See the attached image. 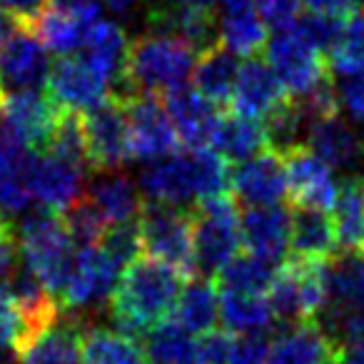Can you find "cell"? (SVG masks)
Returning a JSON list of instances; mask_svg holds the SVG:
<instances>
[{
  "label": "cell",
  "mask_w": 364,
  "mask_h": 364,
  "mask_svg": "<svg viewBox=\"0 0 364 364\" xmlns=\"http://www.w3.org/2000/svg\"><path fill=\"white\" fill-rule=\"evenodd\" d=\"M180 269L152 257H137L122 269L110 297V319L117 332L140 339L165 322L185 287Z\"/></svg>",
  "instance_id": "cell-1"
},
{
  "label": "cell",
  "mask_w": 364,
  "mask_h": 364,
  "mask_svg": "<svg viewBox=\"0 0 364 364\" xmlns=\"http://www.w3.org/2000/svg\"><path fill=\"white\" fill-rule=\"evenodd\" d=\"M137 188L157 205H200L228 195L230 167L213 147H190L185 152H172L160 160L145 162Z\"/></svg>",
  "instance_id": "cell-2"
},
{
  "label": "cell",
  "mask_w": 364,
  "mask_h": 364,
  "mask_svg": "<svg viewBox=\"0 0 364 364\" xmlns=\"http://www.w3.org/2000/svg\"><path fill=\"white\" fill-rule=\"evenodd\" d=\"M198 53L172 33L145 31L130 43L122 73L120 92L112 97L122 100L130 95H155L185 85L193 75Z\"/></svg>",
  "instance_id": "cell-3"
},
{
  "label": "cell",
  "mask_w": 364,
  "mask_h": 364,
  "mask_svg": "<svg viewBox=\"0 0 364 364\" xmlns=\"http://www.w3.org/2000/svg\"><path fill=\"white\" fill-rule=\"evenodd\" d=\"M16 240L23 264L46 284L53 297L60 299L73 257H75V245L68 235L60 213H53L48 208L23 213Z\"/></svg>",
  "instance_id": "cell-4"
},
{
  "label": "cell",
  "mask_w": 364,
  "mask_h": 364,
  "mask_svg": "<svg viewBox=\"0 0 364 364\" xmlns=\"http://www.w3.org/2000/svg\"><path fill=\"white\" fill-rule=\"evenodd\" d=\"M240 247H242L240 213L228 195L195 205L193 208L195 272H203L205 277H218L240 255Z\"/></svg>",
  "instance_id": "cell-5"
},
{
  "label": "cell",
  "mask_w": 364,
  "mask_h": 364,
  "mask_svg": "<svg viewBox=\"0 0 364 364\" xmlns=\"http://www.w3.org/2000/svg\"><path fill=\"white\" fill-rule=\"evenodd\" d=\"M264 53H267V65L272 68V73L292 100H307L319 87L332 82L322 50L309 43L297 21L277 28V33L267 38Z\"/></svg>",
  "instance_id": "cell-6"
},
{
  "label": "cell",
  "mask_w": 364,
  "mask_h": 364,
  "mask_svg": "<svg viewBox=\"0 0 364 364\" xmlns=\"http://www.w3.org/2000/svg\"><path fill=\"white\" fill-rule=\"evenodd\" d=\"M122 274V267L100 247H77L68 272L65 287L60 292V307L68 317L85 322L87 314H95L110 302L112 289Z\"/></svg>",
  "instance_id": "cell-7"
},
{
  "label": "cell",
  "mask_w": 364,
  "mask_h": 364,
  "mask_svg": "<svg viewBox=\"0 0 364 364\" xmlns=\"http://www.w3.org/2000/svg\"><path fill=\"white\" fill-rule=\"evenodd\" d=\"M269 307L274 319L282 322H317L327 307V284H324V262H302L289 259L277 267L267 289Z\"/></svg>",
  "instance_id": "cell-8"
},
{
  "label": "cell",
  "mask_w": 364,
  "mask_h": 364,
  "mask_svg": "<svg viewBox=\"0 0 364 364\" xmlns=\"http://www.w3.org/2000/svg\"><path fill=\"white\" fill-rule=\"evenodd\" d=\"M137 228L142 252L180 269L182 274H195L193 210L150 203L137 218Z\"/></svg>",
  "instance_id": "cell-9"
},
{
  "label": "cell",
  "mask_w": 364,
  "mask_h": 364,
  "mask_svg": "<svg viewBox=\"0 0 364 364\" xmlns=\"http://www.w3.org/2000/svg\"><path fill=\"white\" fill-rule=\"evenodd\" d=\"M97 21H102L100 0H50L28 31L36 33L48 53L68 58L82 48Z\"/></svg>",
  "instance_id": "cell-10"
},
{
  "label": "cell",
  "mask_w": 364,
  "mask_h": 364,
  "mask_svg": "<svg viewBox=\"0 0 364 364\" xmlns=\"http://www.w3.org/2000/svg\"><path fill=\"white\" fill-rule=\"evenodd\" d=\"M60 112L50 95L41 90L13 92L0 100V135L28 150H46Z\"/></svg>",
  "instance_id": "cell-11"
},
{
  "label": "cell",
  "mask_w": 364,
  "mask_h": 364,
  "mask_svg": "<svg viewBox=\"0 0 364 364\" xmlns=\"http://www.w3.org/2000/svg\"><path fill=\"white\" fill-rule=\"evenodd\" d=\"M23 175L33 200L53 213H65L85 198V167L60 160L50 152H31Z\"/></svg>",
  "instance_id": "cell-12"
},
{
  "label": "cell",
  "mask_w": 364,
  "mask_h": 364,
  "mask_svg": "<svg viewBox=\"0 0 364 364\" xmlns=\"http://www.w3.org/2000/svg\"><path fill=\"white\" fill-rule=\"evenodd\" d=\"M120 102L127 117L130 160L152 162L175 152L177 132L155 95H130Z\"/></svg>",
  "instance_id": "cell-13"
},
{
  "label": "cell",
  "mask_w": 364,
  "mask_h": 364,
  "mask_svg": "<svg viewBox=\"0 0 364 364\" xmlns=\"http://www.w3.org/2000/svg\"><path fill=\"white\" fill-rule=\"evenodd\" d=\"M282 160L287 172V195L294 208L329 213L339 195V182L332 167L307 145L282 152Z\"/></svg>",
  "instance_id": "cell-14"
},
{
  "label": "cell",
  "mask_w": 364,
  "mask_h": 364,
  "mask_svg": "<svg viewBox=\"0 0 364 364\" xmlns=\"http://www.w3.org/2000/svg\"><path fill=\"white\" fill-rule=\"evenodd\" d=\"M82 132H85L87 160L95 170H120L130 160L127 142L125 107L117 97L82 112Z\"/></svg>",
  "instance_id": "cell-15"
},
{
  "label": "cell",
  "mask_w": 364,
  "mask_h": 364,
  "mask_svg": "<svg viewBox=\"0 0 364 364\" xmlns=\"http://www.w3.org/2000/svg\"><path fill=\"white\" fill-rule=\"evenodd\" d=\"M48 95L65 112H87L112 97L110 82L85 58H60L50 65Z\"/></svg>",
  "instance_id": "cell-16"
},
{
  "label": "cell",
  "mask_w": 364,
  "mask_h": 364,
  "mask_svg": "<svg viewBox=\"0 0 364 364\" xmlns=\"http://www.w3.org/2000/svg\"><path fill=\"white\" fill-rule=\"evenodd\" d=\"M50 75V58L36 33L21 28L0 48V97L41 90Z\"/></svg>",
  "instance_id": "cell-17"
},
{
  "label": "cell",
  "mask_w": 364,
  "mask_h": 364,
  "mask_svg": "<svg viewBox=\"0 0 364 364\" xmlns=\"http://www.w3.org/2000/svg\"><path fill=\"white\" fill-rule=\"evenodd\" d=\"M230 188L245 208H269L287 198V172L279 152L264 150L250 160L240 162L230 175Z\"/></svg>",
  "instance_id": "cell-18"
},
{
  "label": "cell",
  "mask_w": 364,
  "mask_h": 364,
  "mask_svg": "<svg viewBox=\"0 0 364 364\" xmlns=\"http://www.w3.org/2000/svg\"><path fill=\"white\" fill-rule=\"evenodd\" d=\"M307 147L319 155L334 172H349L357 177L364 172V140L347 120L332 115L317 117L307 127Z\"/></svg>",
  "instance_id": "cell-19"
},
{
  "label": "cell",
  "mask_w": 364,
  "mask_h": 364,
  "mask_svg": "<svg viewBox=\"0 0 364 364\" xmlns=\"http://www.w3.org/2000/svg\"><path fill=\"white\" fill-rule=\"evenodd\" d=\"M342 349L319 322H292L267 347V364H337Z\"/></svg>",
  "instance_id": "cell-20"
},
{
  "label": "cell",
  "mask_w": 364,
  "mask_h": 364,
  "mask_svg": "<svg viewBox=\"0 0 364 364\" xmlns=\"http://www.w3.org/2000/svg\"><path fill=\"white\" fill-rule=\"evenodd\" d=\"M230 100H232L237 115L262 122L277 107H282L289 100V95L267 63L257 60V58H247L237 70V80H235V90Z\"/></svg>",
  "instance_id": "cell-21"
},
{
  "label": "cell",
  "mask_w": 364,
  "mask_h": 364,
  "mask_svg": "<svg viewBox=\"0 0 364 364\" xmlns=\"http://www.w3.org/2000/svg\"><path fill=\"white\" fill-rule=\"evenodd\" d=\"M85 200L100 213L107 228L135 223L142 213L140 188L122 170H97V175L85 185Z\"/></svg>",
  "instance_id": "cell-22"
},
{
  "label": "cell",
  "mask_w": 364,
  "mask_h": 364,
  "mask_svg": "<svg viewBox=\"0 0 364 364\" xmlns=\"http://www.w3.org/2000/svg\"><path fill=\"white\" fill-rule=\"evenodd\" d=\"M289 228H292V215L279 205L247 208V213L240 218V232L247 252L272 264H279L287 255Z\"/></svg>",
  "instance_id": "cell-23"
},
{
  "label": "cell",
  "mask_w": 364,
  "mask_h": 364,
  "mask_svg": "<svg viewBox=\"0 0 364 364\" xmlns=\"http://www.w3.org/2000/svg\"><path fill=\"white\" fill-rule=\"evenodd\" d=\"M218 18L220 46L232 55L255 58L267 46V23L252 0H223Z\"/></svg>",
  "instance_id": "cell-24"
},
{
  "label": "cell",
  "mask_w": 364,
  "mask_h": 364,
  "mask_svg": "<svg viewBox=\"0 0 364 364\" xmlns=\"http://www.w3.org/2000/svg\"><path fill=\"white\" fill-rule=\"evenodd\" d=\"M82 324L75 317H58L26 342L23 364H85L82 359Z\"/></svg>",
  "instance_id": "cell-25"
},
{
  "label": "cell",
  "mask_w": 364,
  "mask_h": 364,
  "mask_svg": "<svg viewBox=\"0 0 364 364\" xmlns=\"http://www.w3.org/2000/svg\"><path fill=\"white\" fill-rule=\"evenodd\" d=\"M165 110L182 142H188L190 147L210 145V137H213L215 125L220 120V112L218 105H213L208 97H203L198 90L180 85L167 92Z\"/></svg>",
  "instance_id": "cell-26"
},
{
  "label": "cell",
  "mask_w": 364,
  "mask_h": 364,
  "mask_svg": "<svg viewBox=\"0 0 364 364\" xmlns=\"http://www.w3.org/2000/svg\"><path fill=\"white\" fill-rule=\"evenodd\" d=\"M324 284H327V307L319 314L352 312L364 307V259L357 252H337L324 262Z\"/></svg>",
  "instance_id": "cell-27"
},
{
  "label": "cell",
  "mask_w": 364,
  "mask_h": 364,
  "mask_svg": "<svg viewBox=\"0 0 364 364\" xmlns=\"http://www.w3.org/2000/svg\"><path fill=\"white\" fill-rule=\"evenodd\" d=\"M289 250L294 259L302 262H327L339 252V240L334 223L322 210H302L292 215Z\"/></svg>",
  "instance_id": "cell-28"
},
{
  "label": "cell",
  "mask_w": 364,
  "mask_h": 364,
  "mask_svg": "<svg viewBox=\"0 0 364 364\" xmlns=\"http://www.w3.org/2000/svg\"><path fill=\"white\" fill-rule=\"evenodd\" d=\"M82 48H85V60L110 82V87H120L127 50H130V38H127L125 28L102 18L90 28Z\"/></svg>",
  "instance_id": "cell-29"
},
{
  "label": "cell",
  "mask_w": 364,
  "mask_h": 364,
  "mask_svg": "<svg viewBox=\"0 0 364 364\" xmlns=\"http://www.w3.org/2000/svg\"><path fill=\"white\" fill-rule=\"evenodd\" d=\"M210 147L228 162H245L259 152L269 150L267 132L259 120L245 115H220L215 132L210 137Z\"/></svg>",
  "instance_id": "cell-30"
},
{
  "label": "cell",
  "mask_w": 364,
  "mask_h": 364,
  "mask_svg": "<svg viewBox=\"0 0 364 364\" xmlns=\"http://www.w3.org/2000/svg\"><path fill=\"white\" fill-rule=\"evenodd\" d=\"M237 70H240L237 55H232L223 46L210 48V50L200 53L198 63L193 68L195 90L203 97H208L213 105L230 102L235 90V80H237Z\"/></svg>",
  "instance_id": "cell-31"
},
{
  "label": "cell",
  "mask_w": 364,
  "mask_h": 364,
  "mask_svg": "<svg viewBox=\"0 0 364 364\" xmlns=\"http://www.w3.org/2000/svg\"><path fill=\"white\" fill-rule=\"evenodd\" d=\"M218 292H220V319L232 332L264 334L277 322L272 307H269L267 294L235 292V289H218Z\"/></svg>",
  "instance_id": "cell-32"
},
{
  "label": "cell",
  "mask_w": 364,
  "mask_h": 364,
  "mask_svg": "<svg viewBox=\"0 0 364 364\" xmlns=\"http://www.w3.org/2000/svg\"><path fill=\"white\" fill-rule=\"evenodd\" d=\"M334 232L342 252L364 250V177H347L339 185V195L332 208Z\"/></svg>",
  "instance_id": "cell-33"
},
{
  "label": "cell",
  "mask_w": 364,
  "mask_h": 364,
  "mask_svg": "<svg viewBox=\"0 0 364 364\" xmlns=\"http://www.w3.org/2000/svg\"><path fill=\"white\" fill-rule=\"evenodd\" d=\"M82 359L85 364H150L137 339L102 324H82Z\"/></svg>",
  "instance_id": "cell-34"
},
{
  "label": "cell",
  "mask_w": 364,
  "mask_h": 364,
  "mask_svg": "<svg viewBox=\"0 0 364 364\" xmlns=\"http://www.w3.org/2000/svg\"><path fill=\"white\" fill-rule=\"evenodd\" d=\"M175 322L193 334H208L220 322V292L208 277L182 287L175 302Z\"/></svg>",
  "instance_id": "cell-35"
},
{
  "label": "cell",
  "mask_w": 364,
  "mask_h": 364,
  "mask_svg": "<svg viewBox=\"0 0 364 364\" xmlns=\"http://www.w3.org/2000/svg\"><path fill=\"white\" fill-rule=\"evenodd\" d=\"M145 357L150 364H195L198 339L177 322H160L145 334Z\"/></svg>",
  "instance_id": "cell-36"
},
{
  "label": "cell",
  "mask_w": 364,
  "mask_h": 364,
  "mask_svg": "<svg viewBox=\"0 0 364 364\" xmlns=\"http://www.w3.org/2000/svg\"><path fill=\"white\" fill-rule=\"evenodd\" d=\"M329 65L337 77L364 73V8L344 16L342 31L329 48Z\"/></svg>",
  "instance_id": "cell-37"
},
{
  "label": "cell",
  "mask_w": 364,
  "mask_h": 364,
  "mask_svg": "<svg viewBox=\"0 0 364 364\" xmlns=\"http://www.w3.org/2000/svg\"><path fill=\"white\" fill-rule=\"evenodd\" d=\"M277 272V264L264 262L255 255H237L223 272L218 274L220 289H235V292L267 294L269 284Z\"/></svg>",
  "instance_id": "cell-38"
},
{
  "label": "cell",
  "mask_w": 364,
  "mask_h": 364,
  "mask_svg": "<svg viewBox=\"0 0 364 364\" xmlns=\"http://www.w3.org/2000/svg\"><path fill=\"white\" fill-rule=\"evenodd\" d=\"M41 152H50V155L73 162V165L90 167L80 112H65V110H63L60 120H58L55 130H53L50 140H48L46 150H41Z\"/></svg>",
  "instance_id": "cell-39"
},
{
  "label": "cell",
  "mask_w": 364,
  "mask_h": 364,
  "mask_svg": "<svg viewBox=\"0 0 364 364\" xmlns=\"http://www.w3.org/2000/svg\"><path fill=\"white\" fill-rule=\"evenodd\" d=\"M28 339L31 332L21 309L8 294L6 284H0V364H16Z\"/></svg>",
  "instance_id": "cell-40"
},
{
  "label": "cell",
  "mask_w": 364,
  "mask_h": 364,
  "mask_svg": "<svg viewBox=\"0 0 364 364\" xmlns=\"http://www.w3.org/2000/svg\"><path fill=\"white\" fill-rule=\"evenodd\" d=\"M65 228L70 235L73 245L75 247H92V245H100L102 235L107 230V223L100 218L95 208L87 203L85 198L80 203H75L70 210H65Z\"/></svg>",
  "instance_id": "cell-41"
},
{
  "label": "cell",
  "mask_w": 364,
  "mask_h": 364,
  "mask_svg": "<svg viewBox=\"0 0 364 364\" xmlns=\"http://www.w3.org/2000/svg\"><path fill=\"white\" fill-rule=\"evenodd\" d=\"M322 327L329 332V337L337 342L342 352L364 354V307L352 309V312H339L322 317Z\"/></svg>",
  "instance_id": "cell-42"
},
{
  "label": "cell",
  "mask_w": 364,
  "mask_h": 364,
  "mask_svg": "<svg viewBox=\"0 0 364 364\" xmlns=\"http://www.w3.org/2000/svg\"><path fill=\"white\" fill-rule=\"evenodd\" d=\"M344 16H329V13H307L304 18H299L297 26L302 28V33L309 38L314 48H319L322 53H329V48L334 46L339 31H342Z\"/></svg>",
  "instance_id": "cell-43"
},
{
  "label": "cell",
  "mask_w": 364,
  "mask_h": 364,
  "mask_svg": "<svg viewBox=\"0 0 364 364\" xmlns=\"http://www.w3.org/2000/svg\"><path fill=\"white\" fill-rule=\"evenodd\" d=\"M334 92H337V107H342L344 115L357 125H364V73L339 77Z\"/></svg>",
  "instance_id": "cell-44"
},
{
  "label": "cell",
  "mask_w": 364,
  "mask_h": 364,
  "mask_svg": "<svg viewBox=\"0 0 364 364\" xmlns=\"http://www.w3.org/2000/svg\"><path fill=\"white\" fill-rule=\"evenodd\" d=\"M232 344L235 339L228 332H213L203 334V339L198 342V362L200 364H228L230 354H232Z\"/></svg>",
  "instance_id": "cell-45"
},
{
  "label": "cell",
  "mask_w": 364,
  "mask_h": 364,
  "mask_svg": "<svg viewBox=\"0 0 364 364\" xmlns=\"http://www.w3.org/2000/svg\"><path fill=\"white\" fill-rule=\"evenodd\" d=\"M264 23H272L274 28H284L297 21V13L302 0H252Z\"/></svg>",
  "instance_id": "cell-46"
},
{
  "label": "cell",
  "mask_w": 364,
  "mask_h": 364,
  "mask_svg": "<svg viewBox=\"0 0 364 364\" xmlns=\"http://www.w3.org/2000/svg\"><path fill=\"white\" fill-rule=\"evenodd\" d=\"M18 264V240L16 230L8 223V218L0 213V282H6V277L13 272Z\"/></svg>",
  "instance_id": "cell-47"
},
{
  "label": "cell",
  "mask_w": 364,
  "mask_h": 364,
  "mask_svg": "<svg viewBox=\"0 0 364 364\" xmlns=\"http://www.w3.org/2000/svg\"><path fill=\"white\" fill-rule=\"evenodd\" d=\"M50 0H0V8L8 11L23 28H31L38 21Z\"/></svg>",
  "instance_id": "cell-48"
},
{
  "label": "cell",
  "mask_w": 364,
  "mask_h": 364,
  "mask_svg": "<svg viewBox=\"0 0 364 364\" xmlns=\"http://www.w3.org/2000/svg\"><path fill=\"white\" fill-rule=\"evenodd\" d=\"M33 150H28V147L18 145V142L13 140H6V137H0V185L6 182V177L11 175L16 167H21L23 162L28 160V155H31Z\"/></svg>",
  "instance_id": "cell-49"
},
{
  "label": "cell",
  "mask_w": 364,
  "mask_h": 364,
  "mask_svg": "<svg viewBox=\"0 0 364 364\" xmlns=\"http://www.w3.org/2000/svg\"><path fill=\"white\" fill-rule=\"evenodd\" d=\"M309 13H329V16H349L359 0H302Z\"/></svg>",
  "instance_id": "cell-50"
},
{
  "label": "cell",
  "mask_w": 364,
  "mask_h": 364,
  "mask_svg": "<svg viewBox=\"0 0 364 364\" xmlns=\"http://www.w3.org/2000/svg\"><path fill=\"white\" fill-rule=\"evenodd\" d=\"M102 8H107V11L112 13V16L117 18H130L135 16L137 6H140L142 0H100Z\"/></svg>",
  "instance_id": "cell-51"
},
{
  "label": "cell",
  "mask_w": 364,
  "mask_h": 364,
  "mask_svg": "<svg viewBox=\"0 0 364 364\" xmlns=\"http://www.w3.org/2000/svg\"><path fill=\"white\" fill-rule=\"evenodd\" d=\"M21 28H23V26L16 21V18L11 16V13L0 8V48L6 46V43L11 41V38L16 36V33L21 31Z\"/></svg>",
  "instance_id": "cell-52"
},
{
  "label": "cell",
  "mask_w": 364,
  "mask_h": 364,
  "mask_svg": "<svg viewBox=\"0 0 364 364\" xmlns=\"http://www.w3.org/2000/svg\"><path fill=\"white\" fill-rule=\"evenodd\" d=\"M147 3V18L162 16V13H170L172 8L182 6L185 0H145Z\"/></svg>",
  "instance_id": "cell-53"
},
{
  "label": "cell",
  "mask_w": 364,
  "mask_h": 364,
  "mask_svg": "<svg viewBox=\"0 0 364 364\" xmlns=\"http://www.w3.org/2000/svg\"><path fill=\"white\" fill-rule=\"evenodd\" d=\"M337 364H364V354L342 352V354H339V362Z\"/></svg>",
  "instance_id": "cell-54"
},
{
  "label": "cell",
  "mask_w": 364,
  "mask_h": 364,
  "mask_svg": "<svg viewBox=\"0 0 364 364\" xmlns=\"http://www.w3.org/2000/svg\"><path fill=\"white\" fill-rule=\"evenodd\" d=\"M185 3H190V6H200V8H215L218 3H223V0H185Z\"/></svg>",
  "instance_id": "cell-55"
},
{
  "label": "cell",
  "mask_w": 364,
  "mask_h": 364,
  "mask_svg": "<svg viewBox=\"0 0 364 364\" xmlns=\"http://www.w3.org/2000/svg\"><path fill=\"white\" fill-rule=\"evenodd\" d=\"M362 259H364V257H362Z\"/></svg>",
  "instance_id": "cell-56"
}]
</instances>
